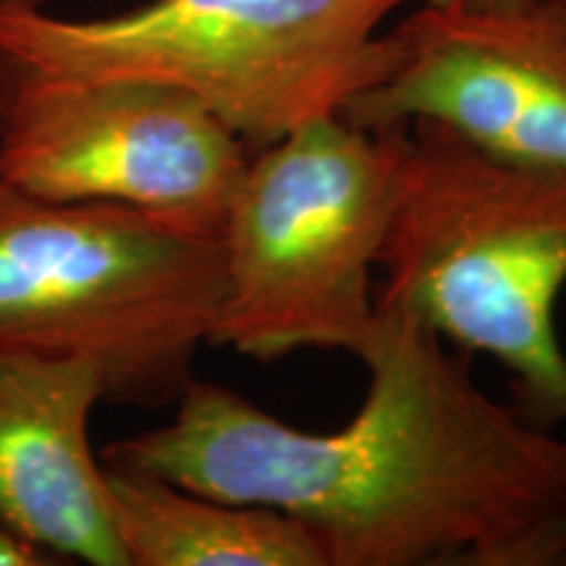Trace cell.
Returning <instances> with one entry per match:
<instances>
[{"instance_id": "5", "label": "cell", "mask_w": 566, "mask_h": 566, "mask_svg": "<svg viewBox=\"0 0 566 566\" xmlns=\"http://www.w3.org/2000/svg\"><path fill=\"white\" fill-rule=\"evenodd\" d=\"M405 134L407 124L363 129L328 116L250 155L218 233L223 289L208 346L258 363L365 352Z\"/></svg>"}, {"instance_id": "2", "label": "cell", "mask_w": 566, "mask_h": 566, "mask_svg": "<svg viewBox=\"0 0 566 566\" xmlns=\"http://www.w3.org/2000/svg\"><path fill=\"white\" fill-rule=\"evenodd\" d=\"M378 268V310L509 373L535 428L566 424V174L520 166L433 122L407 124L399 195Z\"/></svg>"}, {"instance_id": "1", "label": "cell", "mask_w": 566, "mask_h": 566, "mask_svg": "<svg viewBox=\"0 0 566 566\" xmlns=\"http://www.w3.org/2000/svg\"><path fill=\"white\" fill-rule=\"evenodd\" d=\"M415 317L378 310L367 391L315 433L192 378L103 464L292 516L323 566H566V438L501 405Z\"/></svg>"}, {"instance_id": "7", "label": "cell", "mask_w": 566, "mask_h": 566, "mask_svg": "<svg viewBox=\"0 0 566 566\" xmlns=\"http://www.w3.org/2000/svg\"><path fill=\"white\" fill-rule=\"evenodd\" d=\"M391 34L394 69L342 118L363 129L433 122L501 160L566 174V0L424 3Z\"/></svg>"}, {"instance_id": "10", "label": "cell", "mask_w": 566, "mask_h": 566, "mask_svg": "<svg viewBox=\"0 0 566 566\" xmlns=\"http://www.w3.org/2000/svg\"><path fill=\"white\" fill-rule=\"evenodd\" d=\"M66 564L45 543L0 516V566H61Z\"/></svg>"}, {"instance_id": "3", "label": "cell", "mask_w": 566, "mask_h": 566, "mask_svg": "<svg viewBox=\"0 0 566 566\" xmlns=\"http://www.w3.org/2000/svg\"><path fill=\"white\" fill-rule=\"evenodd\" d=\"M415 0H147L95 19L0 11V53L71 80H134L202 103L244 142L273 145L342 116L394 69L384 24Z\"/></svg>"}, {"instance_id": "6", "label": "cell", "mask_w": 566, "mask_h": 566, "mask_svg": "<svg viewBox=\"0 0 566 566\" xmlns=\"http://www.w3.org/2000/svg\"><path fill=\"white\" fill-rule=\"evenodd\" d=\"M229 126L174 87L71 80L0 53V181L48 202H111L221 233L250 160Z\"/></svg>"}, {"instance_id": "4", "label": "cell", "mask_w": 566, "mask_h": 566, "mask_svg": "<svg viewBox=\"0 0 566 566\" xmlns=\"http://www.w3.org/2000/svg\"><path fill=\"white\" fill-rule=\"evenodd\" d=\"M223 289L218 233L0 181V352L87 359L105 401L160 409L195 378Z\"/></svg>"}, {"instance_id": "12", "label": "cell", "mask_w": 566, "mask_h": 566, "mask_svg": "<svg viewBox=\"0 0 566 566\" xmlns=\"http://www.w3.org/2000/svg\"><path fill=\"white\" fill-rule=\"evenodd\" d=\"M48 0H0V11H40Z\"/></svg>"}, {"instance_id": "9", "label": "cell", "mask_w": 566, "mask_h": 566, "mask_svg": "<svg viewBox=\"0 0 566 566\" xmlns=\"http://www.w3.org/2000/svg\"><path fill=\"white\" fill-rule=\"evenodd\" d=\"M113 525L129 566H323L292 516L184 491L105 464Z\"/></svg>"}, {"instance_id": "8", "label": "cell", "mask_w": 566, "mask_h": 566, "mask_svg": "<svg viewBox=\"0 0 566 566\" xmlns=\"http://www.w3.org/2000/svg\"><path fill=\"white\" fill-rule=\"evenodd\" d=\"M105 401L87 359L0 352V516L63 562L129 566L90 420Z\"/></svg>"}, {"instance_id": "11", "label": "cell", "mask_w": 566, "mask_h": 566, "mask_svg": "<svg viewBox=\"0 0 566 566\" xmlns=\"http://www.w3.org/2000/svg\"><path fill=\"white\" fill-rule=\"evenodd\" d=\"M424 3L443 6V9H459V11H501V9H516V6H525L530 0H424Z\"/></svg>"}]
</instances>
